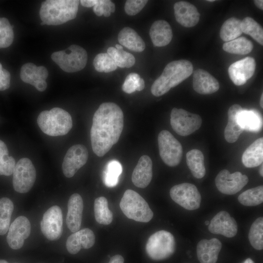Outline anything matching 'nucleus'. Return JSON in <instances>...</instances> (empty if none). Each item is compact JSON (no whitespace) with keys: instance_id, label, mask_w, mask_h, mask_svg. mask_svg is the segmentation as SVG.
Returning <instances> with one entry per match:
<instances>
[{"instance_id":"f257e3e1","label":"nucleus","mask_w":263,"mask_h":263,"mask_svg":"<svg viewBox=\"0 0 263 263\" xmlns=\"http://www.w3.org/2000/svg\"><path fill=\"white\" fill-rule=\"evenodd\" d=\"M124 126L121 109L113 102L102 103L94 113L90 137L94 152L102 157L118 141Z\"/></svg>"},{"instance_id":"f03ea898","label":"nucleus","mask_w":263,"mask_h":263,"mask_svg":"<svg viewBox=\"0 0 263 263\" xmlns=\"http://www.w3.org/2000/svg\"><path fill=\"white\" fill-rule=\"evenodd\" d=\"M193 67L188 60H175L168 63L162 74L154 81L151 92L155 96L162 95L188 77L192 73Z\"/></svg>"},{"instance_id":"7ed1b4c3","label":"nucleus","mask_w":263,"mask_h":263,"mask_svg":"<svg viewBox=\"0 0 263 263\" xmlns=\"http://www.w3.org/2000/svg\"><path fill=\"white\" fill-rule=\"evenodd\" d=\"M79 1L77 0H47L42 2L39 16L48 25L63 24L76 17Z\"/></svg>"},{"instance_id":"20e7f679","label":"nucleus","mask_w":263,"mask_h":263,"mask_svg":"<svg viewBox=\"0 0 263 263\" xmlns=\"http://www.w3.org/2000/svg\"><path fill=\"white\" fill-rule=\"evenodd\" d=\"M37 123L44 133L52 136L65 135L73 127L70 113L58 107L41 112L38 117Z\"/></svg>"},{"instance_id":"39448f33","label":"nucleus","mask_w":263,"mask_h":263,"mask_svg":"<svg viewBox=\"0 0 263 263\" xmlns=\"http://www.w3.org/2000/svg\"><path fill=\"white\" fill-rule=\"evenodd\" d=\"M119 205L127 218L137 222L147 223L153 216V212L145 200L132 189L125 191Z\"/></svg>"},{"instance_id":"423d86ee","label":"nucleus","mask_w":263,"mask_h":263,"mask_svg":"<svg viewBox=\"0 0 263 263\" xmlns=\"http://www.w3.org/2000/svg\"><path fill=\"white\" fill-rule=\"evenodd\" d=\"M51 58L64 72L74 73L84 68L88 55L84 48L74 44L65 50L53 53Z\"/></svg>"},{"instance_id":"0eeeda50","label":"nucleus","mask_w":263,"mask_h":263,"mask_svg":"<svg viewBox=\"0 0 263 263\" xmlns=\"http://www.w3.org/2000/svg\"><path fill=\"white\" fill-rule=\"evenodd\" d=\"M175 250V241L170 232L161 230L151 235L146 245L148 256L154 260L166 259L173 254Z\"/></svg>"},{"instance_id":"6e6552de","label":"nucleus","mask_w":263,"mask_h":263,"mask_svg":"<svg viewBox=\"0 0 263 263\" xmlns=\"http://www.w3.org/2000/svg\"><path fill=\"white\" fill-rule=\"evenodd\" d=\"M158 144L160 156L168 166L178 165L183 155L181 143L168 131L163 130L158 134Z\"/></svg>"},{"instance_id":"1a4fd4ad","label":"nucleus","mask_w":263,"mask_h":263,"mask_svg":"<svg viewBox=\"0 0 263 263\" xmlns=\"http://www.w3.org/2000/svg\"><path fill=\"white\" fill-rule=\"evenodd\" d=\"M13 185L15 191L21 193L28 192L36 179V171L32 161L27 158L20 159L13 172Z\"/></svg>"},{"instance_id":"9d476101","label":"nucleus","mask_w":263,"mask_h":263,"mask_svg":"<svg viewBox=\"0 0 263 263\" xmlns=\"http://www.w3.org/2000/svg\"><path fill=\"white\" fill-rule=\"evenodd\" d=\"M170 121L172 129L178 134L184 136L198 130L202 123L200 115L176 108L171 110Z\"/></svg>"},{"instance_id":"9b49d317","label":"nucleus","mask_w":263,"mask_h":263,"mask_svg":"<svg viewBox=\"0 0 263 263\" xmlns=\"http://www.w3.org/2000/svg\"><path fill=\"white\" fill-rule=\"evenodd\" d=\"M169 193L172 200L186 209L193 210L200 207L201 196L193 184L184 183L175 185Z\"/></svg>"},{"instance_id":"f8f14e48","label":"nucleus","mask_w":263,"mask_h":263,"mask_svg":"<svg viewBox=\"0 0 263 263\" xmlns=\"http://www.w3.org/2000/svg\"><path fill=\"white\" fill-rule=\"evenodd\" d=\"M40 228L43 235L50 241L58 240L61 237L63 217L58 206H52L44 213L40 222Z\"/></svg>"},{"instance_id":"ddd939ff","label":"nucleus","mask_w":263,"mask_h":263,"mask_svg":"<svg viewBox=\"0 0 263 263\" xmlns=\"http://www.w3.org/2000/svg\"><path fill=\"white\" fill-rule=\"evenodd\" d=\"M246 175L239 171L230 173L227 169L220 171L215 179L216 186L221 193L233 195L240 191L248 183Z\"/></svg>"},{"instance_id":"4468645a","label":"nucleus","mask_w":263,"mask_h":263,"mask_svg":"<svg viewBox=\"0 0 263 263\" xmlns=\"http://www.w3.org/2000/svg\"><path fill=\"white\" fill-rule=\"evenodd\" d=\"M88 158V151L85 146L76 144L70 147L62 163V169L64 175L68 178L73 177L86 163Z\"/></svg>"},{"instance_id":"2eb2a0df","label":"nucleus","mask_w":263,"mask_h":263,"mask_svg":"<svg viewBox=\"0 0 263 263\" xmlns=\"http://www.w3.org/2000/svg\"><path fill=\"white\" fill-rule=\"evenodd\" d=\"M30 232L31 224L29 220L23 216L17 217L8 229L6 240L9 246L13 249L20 248Z\"/></svg>"},{"instance_id":"dca6fc26","label":"nucleus","mask_w":263,"mask_h":263,"mask_svg":"<svg viewBox=\"0 0 263 263\" xmlns=\"http://www.w3.org/2000/svg\"><path fill=\"white\" fill-rule=\"evenodd\" d=\"M256 66L254 58L246 57L230 65L228 70L229 77L235 85H244L254 75Z\"/></svg>"},{"instance_id":"f3484780","label":"nucleus","mask_w":263,"mask_h":263,"mask_svg":"<svg viewBox=\"0 0 263 263\" xmlns=\"http://www.w3.org/2000/svg\"><path fill=\"white\" fill-rule=\"evenodd\" d=\"M208 228L212 233L221 234L227 238L233 237L238 231L236 221L225 211H221L214 216Z\"/></svg>"},{"instance_id":"a211bd4d","label":"nucleus","mask_w":263,"mask_h":263,"mask_svg":"<svg viewBox=\"0 0 263 263\" xmlns=\"http://www.w3.org/2000/svg\"><path fill=\"white\" fill-rule=\"evenodd\" d=\"M174 11L176 21L184 27H193L199 21L200 14L197 8L188 2H176L174 5Z\"/></svg>"},{"instance_id":"6ab92c4d","label":"nucleus","mask_w":263,"mask_h":263,"mask_svg":"<svg viewBox=\"0 0 263 263\" xmlns=\"http://www.w3.org/2000/svg\"><path fill=\"white\" fill-rule=\"evenodd\" d=\"M94 243L95 235L93 231L86 228L79 229L72 234L67 240L66 246L70 253L75 254L78 253L81 248H91Z\"/></svg>"},{"instance_id":"aec40b11","label":"nucleus","mask_w":263,"mask_h":263,"mask_svg":"<svg viewBox=\"0 0 263 263\" xmlns=\"http://www.w3.org/2000/svg\"><path fill=\"white\" fill-rule=\"evenodd\" d=\"M83 210V202L78 193L72 194L68 203V212L66 222L70 230L73 233L80 229Z\"/></svg>"},{"instance_id":"412c9836","label":"nucleus","mask_w":263,"mask_h":263,"mask_svg":"<svg viewBox=\"0 0 263 263\" xmlns=\"http://www.w3.org/2000/svg\"><path fill=\"white\" fill-rule=\"evenodd\" d=\"M218 81L207 71L198 69L193 72V88L202 94H209L219 89Z\"/></svg>"},{"instance_id":"4be33fe9","label":"nucleus","mask_w":263,"mask_h":263,"mask_svg":"<svg viewBox=\"0 0 263 263\" xmlns=\"http://www.w3.org/2000/svg\"><path fill=\"white\" fill-rule=\"evenodd\" d=\"M152 162L150 158L146 155L142 156L134 168L132 180L137 187L145 188L150 183L152 177Z\"/></svg>"},{"instance_id":"5701e85b","label":"nucleus","mask_w":263,"mask_h":263,"mask_svg":"<svg viewBox=\"0 0 263 263\" xmlns=\"http://www.w3.org/2000/svg\"><path fill=\"white\" fill-rule=\"evenodd\" d=\"M222 244L217 238L201 240L197 245V255L200 263H216Z\"/></svg>"},{"instance_id":"b1692460","label":"nucleus","mask_w":263,"mask_h":263,"mask_svg":"<svg viewBox=\"0 0 263 263\" xmlns=\"http://www.w3.org/2000/svg\"><path fill=\"white\" fill-rule=\"evenodd\" d=\"M149 34L153 44L157 47L169 44L173 36L170 25L164 20L154 21L150 27Z\"/></svg>"},{"instance_id":"393cba45","label":"nucleus","mask_w":263,"mask_h":263,"mask_svg":"<svg viewBox=\"0 0 263 263\" xmlns=\"http://www.w3.org/2000/svg\"><path fill=\"white\" fill-rule=\"evenodd\" d=\"M243 109L238 104L232 105L228 111V122L225 130V138L228 143L236 142L244 130L239 125L237 120L238 113Z\"/></svg>"},{"instance_id":"a878e982","label":"nucleus","mask_w":263,"mask_h":263,"mask_svg":"<svg viewBox=\"0 0 263 263\" xmlns=\"http://www.w3.org/2000/svg\"><path fill=\"white\" fill-rule=\"evenodd\" d=\"M48 76L47 69L43 66H37L32 63H27L22 65L20 69V77L24 82L30 84L34 87Z\"/></svg>"},{"instance_id":"bb28decb","label":"nucleus","mask_w":263,"mask_h":263,"mask_svg":"<svg viewBox=\"0 0 263 263\" xmlns=\"http://www.w3.org/2000/svg\"><path fill=\"white\" fill-rule=\"evenodd\" d=\"M244 165L249 168L256 167L263 162V138L256 139L244 151L242 157Z\"/></svg>"},{"instance_id":"cd10ccee","label":"nucleus","mask_w":263,"mask_h":263,"mask_svg":"<svg viewBox=\"0 0 263 263\" xmlns=\"http://www.w3.org/2000/svg\"><path fill=\"white\" fill-rule=\"evenodd\" d=\"M118 40L121 45L136 52H141L145 48L142 38L133 29L129 27L123 28L118 35Z\"/></svg>"},{"instance_id":"c85d7f7f","label":"nucleus","mask_w":263,"mask_h":263,"mask_svg":"<svg viewBox=\"0 0 263 263\" xmlns=\"http://www.w3.org/2000/svg\"><path fill=\"white\" fill-rule=\"evenodd\" d=\"M239 125L244 130L257 132L261 130L263 121L259 113L254 110H242L237 115Z\"/></svg>"},{"instance_id":"c756f323","label":"nucleus","mask_w":263,"mask_h":263,"mask_svg":"<svg viewBox=\"0 0 263 263\" xmlns=\"http://www.w3.org/2000/svg\"><path fill=\"white\" fill-rule=\"evenodd\" d=\"M187 164L193 176L198 179L206 174L204 157L201 151L197 149L189 150L186 154Z\"/></svg>"},{"instance_id":"7c9ffc66","label":"nucleus","mask_w":263,"mask_h":263,"mask_svg":"<svg viewBox=\"0 0 263 263\" xmlns=\"http://www.w3.org/2000/svg\"><path fill=\"white\" fill-rule=\"evenodd\" d=\"M242 33L241 20L235 17H231L222 25L220 36L223 41L228 42L238 38Z\"/></svg>"},{"instance_id":"2f4dec72","label":"nucleus","mask_w":263,"mask_h":263,"mask_svg":"<svg viewBox=\"0 0 263 263\" xmlns=\"http://www.w3.org/2000/svg\"><path fill=\"white\" fill-rule=\"evenodd\" d=\"M94 212L95 219L100 224L108 225L113 221V213L109 209L108 201L104 197H99L95 199Z\"/></svg>"},{"instance_id":"473e14b6","label":"nucleus","mask_w":263,"mask_h":263,"mask_svg":"<svg viewBox=\"0 0 263 263\" xmlns=\"http://www.w3.org/2000/svg\"><path fill=\"white\" fill-rule=\"evenodd\" d=\"M223 49L229 53L246 55L252 51L253 44L250 40L242 37L225 42L223 45Z\"/></svg>"},{"instance_id":"72a5a7b5","label":"nucleus","mask_w":263,"mask_h":263,"mask_svg":"<svg viewBox=\"0 0 263 263\" xmlns=\"http://www.w3.org/2000/svg\"><path fill=\"white\" fill-rule=\"evenodd\" d=\"M14 205L9 198L0 199V235H4L8 230Z\"/></svg>"},{"instance_id":"f704fd0d","label":"nucleus","mask_w":263,"mask_h":263,"mask_svg":"<svg viewBox=\"0 0 263 263\" xmlns=\"http://www.w3.org/2000/svg\"><path fill=\"white\" fill-rule=\"evenodd\" d=\"M122 172V167L120 162L115 160L109 162L103 171V180L105 185L108 187L115 186Z\"/></svg>"},{"instance_id":"c9c22d12","label":"nucleus","mask_w":263,"mask_h":263,"mask_svg":"<svg viewBox=\"0 0 263 263\" xmlns=\"http://www.w3.org/2000/svg\"><path fill=\"white\" fill-rule=\"evenodd\" d=\"M241 29L243 33L251 36L260 45H263V29L257 21L251 17H247L241 21Z\"/></svg>"},{"instance_id":"e433bc0d","label":"nucleus","mask_w":263,"mask_h":263,"mask_svg":"<svg viewBox=\"0 0 263 263\" xmlns=\"http://www.w3.org/2000/svg\"><path fill=\"white\" fill-rule=\"evenodd\" d=\"M239 202L245 206H255L263 203V187L259 186L245 190L238 198Z\"/></svg>"},{"instance_id":"4c0bfd02","label":"nucleus","mask_w":263,"mask_h":263,"mask_svg":"<svg viewBox=\"0 0 263 263\" xmlns=\"http://www.w3.org/2000/svg\"><path fill=\"white\" fill-rule=\"evenodd\" d=\"M248 239L251 245L257 250L263 248V218L260 217L252 224L248 233Z\"/></svg>"},{"instance_id":"58836bf2","label":"nucleus","mask_w":263,"mask_h":263,"mask_svg":"<svg viewBox=\"0 0 263 263\" xmlns=\"http://www.w3.org/2000/svg\"><path fill=\"white\" fill-rule=\"evenodd\" d=\"M107 53L113 59L117 66L120 68H130L135 64L134 56L123 50H118L115 47H110L107 50Z\"/></svg>"},{"instance_id":"ea45409f","label":"nucleus","mask_w":263,"mask_h":263,"mask_svg":"<svg viewBox=\"0 0 263 263\" xmlns=\"http://www.w3.org/2000/svg\"><path fill=\"white\" fill-rule=\"evenodd\" d=\"M15 165V159L9 156L7 146L0 140V175L10 176L12 174Z\"/></svg>"},{"instance_id":"a19ab883","label":"nucleus","mask_w":263,"mask_h":263,"mask_svg":"<svg viewBox=\"0 0 263 263\" xmlns=\"http://www.w3.org/2000/svg\"><path fill=\"white\" fill-rule=\"evenodd\" d=\"M93 65L98 72L109 73L117 68L115 62L108 53L97 54L94 59Z\"/></svg>"},{"instance_id":"79ce46f5","label":"nucleus","mask_w":263,"mask_h":263,"mask_svg":"<svg viewBox=\"0 0 263 263\" xmlns=\"http://www.w3.org/2000/svg\"><path fill=\"white\" fill-rule=\"evenodd\" d=\"M13 26L5 18H0V48L10 46L14 40Z\"/></svg>"},{"instance_id":"37998d69","label":"nucleus","mask_w":263,"mask_h":263,"mask_svg":"<svg viewBox=\"0 0 263 263\" xmlns=\"http://www.w3.org/2000/svg\"><path fill=\"white\" fill-rule=\"evenodd\" d=\"M140 77L135 73L129 74L122 85V90L127 94H132L135 91H139Z\"/></svg>"},{"instance_id":"c03bdc74","label":"nucleus","mask_w":263,"mask_h":263,"mask_svg":"<svg viewBox=\"0 0 263 263\" xmlns=\"http://www.w3.org/2000/svg\"><path fill=\"white\" fill-rule=\"evenodd\" d=\"M147 0H128L125 4L124 9L126 14L133 16L138 14L147 4Z\"/></svg>"},{"instance_id":"a18cd8bd","label":"nucleus","mask_w":263,"mask_h":263,"mask_svg":"<svg viewBox=\"0 0 263 263\" xmlns=\"http://www.w3.org/2000/svg\"><path fill=\"white\" fill-rule=\"evenodd\" d=\"M11 75L10 73L2 68L0 63V91H3L8 89L10 85Z\"/></svg>"},{"instance_id":"49530a36","label":"nucleus","mask_w":263,"mask_h":263,"mask_svg":"<svg viewBox=\"0 0 263 263\" xmlns=\"http://www.w3.org/2000/svg\"><path fill=\"white\" fill-rule=\"evenodd\" d=\"M103 15L105 17H109L112 13H113L115 10V4L111 0H103Z\"/></svg>"},{"instance_id":"de8ad7c7","label":"nucleus","mask_w":263,"mask_h":263,"mask_svg":"<svg viewBox=\"0 0 263 263\" xmlns=\"http://www.w3.org/2000/svg\"><path fill=\"white\" fill-rule=\"evenodd\" d=\"M103 0H97L96 4L93 7V11L97 16H101L103 15Z\"/></svg>"},{"instance_id":"09e8293b","label":"nucleus","mask_w":263,"mask_h":263,"mask_svg":"<svg viewBox=\"0 0 263 263\" xmlns=\"http://www.w3.org/2000/svg\"><path fill=\"white\" fill-rule=\"evenodd\" d=\"M81 4L85 7H94L97 2V0H81L79 1Z\"/></svg>"},{"instance_id":"8fccbe9b","label":"nucleus","mask_w":263,"mask_h":263,"mask_svg":"<svg viewBox=\"0 0 263 263\" xmlns=\"http://www.w3.org/2000/svg\"><path fill=\"white\" fill-rule=\"evenodd\" d=\"M123 257L120 255H115L112 257L109 263H124Z\"/></svg>"},{"instance_id":"3c124183","label":"nucleus","mask_w":263,"mask_h":263,"mask_svg":"<svg viewBox=\"0 0 263 263\" xmlns=\"http://www.w3.org/2000/svg\"><path fill=\"white\" fill-rule=\"evenodd\" d=\"M254 2L256 6L258 7L259 9L263 10V0H255Z\"/></svg>"},{"instance_id":"603ef678","label":"nucleus","mask_w":263,"mask_h":263,"mask_svg":"<svg viewBox=\"0 0 263 263\" xmlns=\"http://www.w3.org/2000/svg\"><path fill=\"white\" fill-rule=\"evenodd\" d=\"M145 87V82L143 79L140 78L139 91H141L144 89Z\"/></svg>"},{"instance_id":"864d4df0","label":"nucleus","mask_w":263,"mask_h":263,"mask_svg":"<svg viewBox=\"0 0 263 263\" xmlns=\"http://www.w3.org/2000/svg\"><path fill=\"white\" fill-rule=\"evenodd\" d=\"M243 263H254V262L250 258H247L244 262Z\"/></svg>"},{"instance_id":"5fc2aeb1","label":"nucleus","mask_w":263,"mask_h":263,"mask_svg":"<svg viewBox=\"0 0 263 263\" xmlns=\"http://www.w3.org/2000/svg\"><path fill=\"white\" fill-rule=\"evenodd\" d=\"M116 49L118 50H123V47L122 45H120V44H116L115 45V47Z\"/></svg>"},{"instance_id":"6e6d98bb","label":"nucleus","mask_w":263,"mask_h":263,"mask_svg":"<svg viewBox=\"0 0 263 263\" xmlns=\"http://www.w3.org/2000/svg\"><path fill=\"white\" fill-rule=\"evenodd\" d=\"M263 94H262V95H261V96L260 101V106L262 108H263Z\"/></svg>"},{"instance_id":"4d7b16f0","label":"nucleus","mask_w":263,"mask_h":263,"mask_svg":"<svg viewBox=\"0 0 263 263\" xmlns=\"http://www.w3.org/2000/svg\"><path fill=\"white\" fill-rule=\"evenodd\" d=\"M263 164H262V165H261V167H260V170H259V171H260V175H261V176H262V177H263Z\"/></svg>"},{"instance_id":"13d9d810","label":"nucleus","mask_w":263,"mask_h":263,"mask_svg":"<svg viewBox=\"0 0 263 263\" xmlns=\"http://www.w3.org/2000/svg\"><path fill=\"white\" fill-rule=\"evenodd\" d=\"M0 263H8L5 260H0Z\"/></svg>"},{"instance_id":"bf43d9fd","label":"nucleus","mask_w":263,"mask_h":263,"mask_svg":"<svg viewBox=\"0 0 263 263\" xmlns=\"http://www.w3.org/2000/svg\"><path fill=\"white\" fill-rule=\"evenodd\" d=\"M205 225H209V223H210V222H209L208 221H207L205 222Z\"/></svg>"},{"instance_id":"052dcab7","label":"nucleus","mask_w":263,"mask_h":263,"mask_svg":"<svg viewBox=\"0 0 263 263\" xmlns=\"http://www.w3.org/2000/svg\"><path fill=\"white\" fill-rule=\"evenodd\" d=\"M40 24L41 25H44L45 24V23L44 22L41 21V22L40 23Z\"/></svg>"},{"instance_id":"680f3d73","label":"nucleus","mask_w":263,"mask_h":263,"mask_svg":"<svg viewBox=\"0 0 263 263\" xmlns=\"http://www.w3.org/2000/svg\"><path fill=\"white\" fill-rule=\"evenodd\" d=\"M207 1H209V2H213V1H214L215 0H207Z\"/></svg>"},{"instance_id":"e2e57ef3","label":"nucleus","mask_w":263,"mask_h":263,"mask_svg":"<svg viewBox=\"0 0 263 263\" xmlns=\"http://www.w3.org/2000/svg\"></svg>"}]
</instances>
